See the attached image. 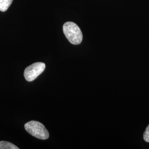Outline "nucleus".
Masks as SVG:
<instances>
[{
    "label": "nucleus",
    "instance_id": "f257e3e1",
    "mask_svg": "<svg viewBox=\"0 0 149 149\" xmlns=\"http://www.w3.org/2000/svg\"><path fill=\"white\" fill-rule=\"evenodd\" d=\"M63 32L70 43L80 44L82 41L83 35L79 27L74 22H68L63 26Z\"/></svg>",
    "mask_w": 149,
    "mask_h": 149
},
{
    "label": "nucleus",
    "instance_id": "f03ea898",
    "mask_svg": "<svg viewBox=\"0 0 149 149\" xmlns=\"http://www.w3.org/2000/svg\"><path fill=\"white\" fill-rule=\"evenodd\" d=\"M24 128L28 133L36 138L46 140L49 137V134L45 126L37 121L32 120L27 123Z\"/></svg>",
    "mask_w": 149,
    "mask_h": 149
},
{
    "label": "nucleus",
    "instance_id": "7ed1b4c3",
    "mask_svg": "<svg viewBox=\"0 0 149 149\" xmlns=\"http://www.w3.org/2000/svg\"><path fill=\"white\" fill-rule=\"evenodd\" d=\"M45 69V64L41 62H37L28 66L24 70V76L27 81L31 82L43 73Z\"/></svg>",
    "mask_w": 149,
    "mask_h": 149
},
{
    "label": "nucleus",
    "instance_id": "20e7f679",
    "mask_svg": "<svg viewBox=\"0 0 149 149\" xmlns=\"http://www.w3.org/2000/svg\"><path fill=\"white\" fill-rule=\"evenodd\" d=\"M13 0H0V11L5 12L11 6Z\"/></svg>",
    "mask_w": 149,
    "mask_h": 149
},
{
    "label": "nucleus",
    "instance_id": "39448f33",
    "mask_svg": "<svg viewBox=\"0 0 149 149\" xmlns=\"http://www.w3.org/2000/svg\"><path fill=\"white\" fill-rule=\"evenodd\" d=\"M0 149H19L15 145L6 141H0Z\"/></svg>",
    "mask_w": 149,
    "mask_h": 149
},
{
    "label": "nucleus",
    "instance_id": "423d86ee",
    "mask_svg": "<svg viewBox=\"0 0 149 149\" xmlns=\"http://www.w3.org/2000/svg\"><path fill=\"white\" fill-rule=\"evenodd\" d=\"M143 136L144 140L147 143H149V125L147 127V128H146Z\"/></svg>",
    "mask_w": 149,
    "mask_h": 149
}]
</instances>
